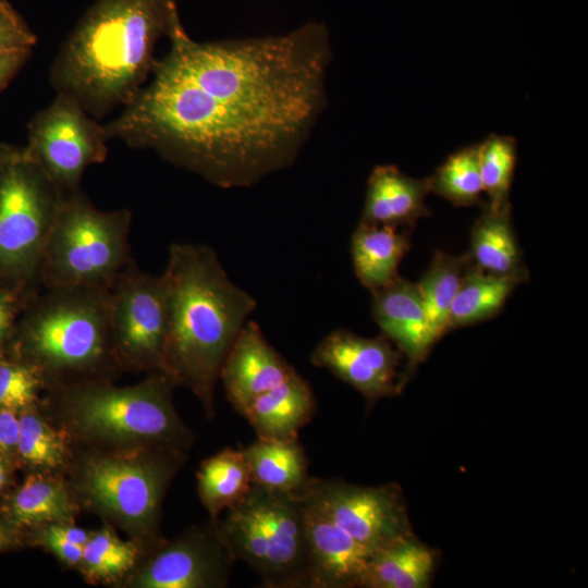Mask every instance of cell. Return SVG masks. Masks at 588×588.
<instances>
[{"label": "cell", "instance_id": "cell-18", "mask_svg": "<svg viewBox=\"0 0 588 588\" xmlns=\"http://www.w3.org/2000/svg\"><path fill=\"white\" fill-rule=\"evenodd\" d=\"M430 193V177H412L393 164L377 166L368 177L359 222L413 228L431 215L426 204Z\"/></svg>", "mask_w": 588, "mask_h": 588}, {"label": "cell", "instance_id": "cell-39", "mask_svg": "<svg viewBox=\"0 0 588 588\" xmlns=\"http://www.w3.org/2000/svg\"><path fill=\"white\" fill-rule=\"evenodd\" d=\"M15 536L12 528L0 519V551L12 547L15 543Z\"/></svg>", "mask_w": 588, "mask_h": 588}, {"label": "cell", "instance_id": "cell-1", "mask_svg": "<svg viewBox=\"0 0 588 588\" xmlns=\"http://www.w3.org/2000/svg\"><path fill=\"white\" fill-rule=\"evenodd\" d=\"M152 81L105 125L109 139L156 151L222 187L291 166L327 105L332 49L323 24L199 42L181 20Z\"/></svg>", "mask_w": 588, "mask_h": 588}, {"label": "cell", "instance_id": "cell-41", "mask_svg": "<svg viewBox=\"0 0 588 588\" xmlns=\"http://www.w3.org/2000/svg\"><path fill=\"white\" fill-rule=\"evenodd\" d=\"M12 5L8 0H0V11L11 8Z\"/></svg>", "mask_w": 588, "mask_h": 588}, {"label": "cell", "instance_id": "cell-40", "mask_svg": "<svg viewBox=\"0 0 588 588\" xmlns=\"http://www.w3.org/2000/svg\"><path fill=\"white\" fill-rule=\"evenodd\" d=\"M9 476V468L7 461L4 458V454L0 453V491L3 489L4 485L7 483Z\"/></svg>", "mask_w": 588, "mask_h": 588}, {"label": "cell", "instance_id": "cell-6", "mask_svg": "<svg viewBox=\"0 0 588 588\" xmlns=\"http://www.w3.org/2000/svg\"><path fill=\"white\" fill-rule=\"evenodd\" d=\"M233 559L247 564L267 588H310L309 554L301 495L252 485L217 519Z\"/></svg>", "mask_w": 588, "mask_h": 588}, {"label": "cell", "instance_id": "cell-8", "mask_svg": "<svg viewBox=\"0 0 588 588\" xmlns=\"http://www.w3.org/2000/svg\"><path fill=\"white\" fill-rule=\"evenodd\" d=\"M174 383L162 371L131 387L84 381L69 387L64 406L75 427L111 441L181 442L186 431L171 397Z\"/></svg>", "mask_w": 588, "mask_h": 588}, {"label": "cell", "instance_id": "cell-30", "mask_svg": "<svg viewBox=\"0 0 588 588\" xmlns=\"http://www.w3.org/2000/svg\"><path fill=\"white\" fill-rule=\"evenodd\" d=\"M136 556L134 546L105 527L91 534L84 544L79 565L85 575L93 579H111L130 571Z\"/></svg>", "mask_w": 588, "mask_h": 588}, {"label": "cell", "instance_id": "cell-15", "mask_svg": "<svg viewBox=\"0 0 588 588\" xmlns=\"http://www.w3.org/2000/svg\"><path fill=\"white\" fill-rule=\"evenodd\" d=\"M310 588H364L371 553L338 526L306 492L302 494Z\"/></svg>", "mask_w": 588, "mask_h": 588}, {"label": "cell", "instance_id": "cell-10", "mask_svg": "<svg viewBox=\"0 0 588 588\" xmlns=\"http://www.w3.org/2000/svg\"><path fill=\"white\" fill-rule=\"evenodd\" d=\"M108 303L114 357L163 372L168 308L162 275L147 273L133 261L109 286Z\"/></svg>", "mask_w": 588, "mask_h": 588}, {"label": "cell", "instance_id": "cell-20", "mask_svg": "<svg viewBox=\"0 0 588 588\" xmlns=\"http://www.w3.org/2000/svg\"><path fill=\"white\" fill-rule=\"evenodd\" d=\"M512 206L492 209L487 204L470 229V262L481 270L505 278L529 280L511 218Z\"/></svg>", "mask_w": 588, "mask_h": 588}, {"label": "cell", "instance_id": "cell-3", "mask_svg": "<svg viewBox=\"0 0 588 588\" xmlns=\"http://www.w3.org/2000/svg\"><path fill=\"white\" fill-rule=\"evenodd\" d=\"M161 275L168 308L163 372L189 388L213 416L221 366L257 301L231 281L205 244H172Z\"/></svg>", "mask_w": 588, "mask_h": 588}, {"label": "cell", "instance_id": "cell-33", "mask_svg": "<svg viewBox=\"0 0 588 588\" xmlns=\"http://www.w3.org/2000/svg\"><path fill=\"white\" fill-rule=\"evenodd\" d=\"M36 36L13 9L0 11V48L3 49H33Z\"/></svg>", "mask_w": 588, "mask_h": 588}, {"label": "cell", "instance_id": "cell-9", "mask_svg": "<svg viewBox=\"0 0 588 588\" xmlns=\"http://www.w3.org/2000/svg\"><path fill=\"white\" fill-rule=\"evenodd\" d=\"M108 140L105 125L74 99L57 94L29 121L23 148L60 192L68 194L81 189L87 168L107 159Z\"/></svg>", "mask_w": 588, "mask_h": 588}, {"label": "cell", "instance_id": "cell-38", "mask_svg": "<svg viewBox=\"0 0 588 588\" xmlns=\"http://www.w3.org/2000/svg\"><path fill=\"white\" fill-rule=\"evenodd\" d=\"M48 527L54 534L61 536L68 541L82 546V547H84V544L88 541L91 535V534H88L86 530L75 527V526L57 524V525H50Z\"/></svg>", "mask_w": 588, "mask_h": 588}, {"label": "cell", "instance_id": "cell-32", "mask_svg": "<svg viewBox=\"0 0 588 588\" xmlns=\"http://www.w3.org/2000/svg\"><path fill=\"white\" fill-rule=\"evenodd\" d=\"M44 383L42 375L34 366L16 358L0 357V407L28 408Z\"/></svg>", "mask_w": 588, "mask_h": 588}, {"label": "cell", "instance_id": "cell-29", "mask_svg": "<svg viewBox=\"0 0 588 588\" xmlns=\"http://www.w3.org/2000/svg\"><path fill=\"white\" fill-rule=\"evenodd\" d=\"M479 145V167L487 206L498 209L510 205V191L517 161L516 139L491 134Z\"/></svg>", "mask_w": 588, "mask_h": 588}, {"label": "cell", "instance_id": "cell-2", "mask_svg": "<svg viewBox=\"0 0 588 588\" xmlns=\"http://www.w3.org/2000/svg\"><path fill=\"white\" fill-rule=\"evenodd\" d=\"M179 21L175 0H97L52 62L56 93L97 120L126 106L154 71L158 40Z\"/></svg>", "mask_w": 588, "mask_h": 588}, {"label": "cell", "instance_id": "cell-26", "mask_svg": "<svg viewBox=\"0 0 588 588\" xmlns=\"http://www.w3.org/2000/svg\"><path fill=\"white\" fill-rule=\"evenodd\" d=\"M469 260L468 254L452 256L436 250L417 283L433 345L448 332L451 307Z\"/></svg>", "mask_w": 588, "mask_h": 588}, {"label": "cell", "instance_id": "cell-14", "mask_svg": "<svg viewBox=\"0 0 588 588\" xmlns=\"http://www.w3.org/2000/svg\"><path fill=\"white\" fill-rule=\"evenodd\" d=\"M235 560L217 520L189 529L170 542L146 564L134 581L142 588H221Z\"/></svg>", "mask_w": 588, "mask_h": 588}, {"label": "cell", "instance_id": "cell-24", "mask_svg": "<svg viewBox=\"0 0 588 588\" xmlns=\"http://www.w3.org/2000/svg\"><path fill=\"white\" fill-rule=\"evenodd\" d=\"M519 284L518 280L490 274L469 260L451 307L448 332L495 317Z\"/></svg>", "mask_w": 588, "mask_h": 588}, {"label": "cell", "instance_id": "cell-23", "mask_svg": "<svg viewBox=\"0 0 588 588\" xmlns=\"http://www.w3.org/2000/svg\"><path fill=\"white\" fill-rule=\"evenodd\" d=\"M243 452L253 483L294 495L306 490L311 477L308 457L297 438H257Z\"/></svg>", "mask_w": 588, "mask_h": 588}, {"label": "cell", "instance_id": "cell-36", "mask_svg": "<svg viewBox=\"0 0 588 588\" xmlns=\"http://www.w3.org/2000/svg\"><path fill=\"white\" fill-rule=\"evenodd\" d=\"M30 48H0V91L11 82L30 56Z\"/></svg>", "mask_w": 588, "mask_h": 588}, {"label": "cell", "instance_id": "cell-11", "mask_svg": "<svg viewBox=\"0 0 588 588\" xmlns=\"http://www.w3.org/2000/svg\"><path fill=\"white\" fill-rule=\"evenodd\" d=\"M173 470V464L166 460L101 456L87 463L83 483L90 501L101 511L146 532L157 522Z\"/></svg>", "mask_w": 588, "mask_h": 588}, {"label": "cell", "instance_id": "cell-37", "mask_svg": "<svg viewBox=\"0 0 588 588\" xmlns=\"http://www.w3.org/2000/svg\"><path fill=\"white\" fill-rule=\"evenodd\" d=\"M20 432V418L16 411L0 407V453L16 450Z\"/></svg>", "mask_w": 588, "mask_h": 588}, {"label": "cell", "instance_id": "cell-12", "mask_svg": "<svg viewBox=\"0 0 588 588\" xmlns=\"http://www.w3.org/2000/svg\"><path fill=\"white\" fill-rule=\"evenodd\" d=\"M305 491L338 526L370 552L413 531L399 485L369 487L311 477Z\"/></svg>", "mask_w": 588, "mask_h": 588}, {"label": "cell", "instance_id": "cell-27", "mask_svg": "<svg viewBox=\"0 0 588 588\" xmlns=\"http://www.w3.org/2000/svg\"><path fill=\"white\" fill-rule=\"evenodd\" d=\"M74 509L64 487L41 476L28 477L8 501L5 513L14 526L29 527L69 519Z\"/></svg>", "mask_w": 588, "mask_h": 588}, {"label": "cell", "instance_id": "cell-31", "mask_svg": "<svg viewBox=\"0 0 588 588\" xmlns=\"http://www.w3.org/2000/svg\"><path fill=\"white\" fill-rule=\"evenodd\" d=\"M16 451L34 466L53 468L62 464L64 446L60 436L38 415L24 412L20 415Z\"/></svg>", "mask_w": 588, "mask_h": 588}, {"label": "cell", "instance_id": "cell-21", "mask_svg": "<svg viewBox=\"0 0 588 588\" xmlns=\"http://www.w3.org/2000/svg\"><path fill=\"white\" fill-rule=\"evenodd\" d=\"M437 560V550L408 532L371 553L364 588H428Z\"/></svg>", "mask_w": 588, "mask_h": 588}, {"label": "cell", "instance_id": "cell-28", "mask_svg": "<svg viewBox=\"0 0 588 588\" xmlns=\"http://www.w3.org/2000/svg\"><path fill=\"white\" fill-rule=\"evenodd\" d=\"M431 193L456 207L483 205L479 167V145L465 146L451 154L430 176Z\"/></svg>", "mask_w": 588, "mask_h": 588}, {"label": "cell", "instance_id": "cell-13", "mask_svg": "<svg viewBox=\"0 0 588 588\" xmlns=\"http://www.w3.org/2000/svg\"><path fill=\"white\" fill-rule=\"evenodd\" d=\"M402 353L382 334L360 336L347 329L328 333L310 355L314 366L330 370L369 404L401 393Z\"/></svg>", "mask_w": 588, "mask_h": 588}, {"label": "cell", "instance_id": "cell-22", "mask_svg": "<svg viewBox=\"0 0 588 588\" xmlns=\"http://www.w3.org/2000/svg\"><path fill=\"white\" fill-rule=\"evenodd\" d=\"M409 248L407 228L359 222L351 240L356 278L370 292L388 285L399 277V265Z\"/></svg>", "mask_w": 588, "mask_h": 588}, {"label": "cell", "instance_id": "cell-4", "mask_svg": "<svg viewBox=\"0 0 588 588\" xmlns=\"http://www.w3.org/2000/svg\"><path fill=\"white\" fill-rule=\"evenodd\" d=\"M41 290L28 297L15 323L7 346L14 358L45 379L48 373L93 371L114 357L108 289Z\"/></svg>", "mask_w": 588, "mask_h": 588}, {"label": "cell", "instance_id": "cell-5", "mask_svg": "<svg viewBox=\"0 0 588 588\" xmlns=\"http://www.w3.org/2000/svg\"><path fill=\"white\" fill-rule=\"evenodd\" d=\"M132 212L98 209L82 191L63 194L38 271L44 290L109 289L134 261Z\"/></svg>", "mask_w": 588, "mask_h": 588}, {"label": "cell", "instance_id": "cell-7", "mask_svg": "<svg viewBox=\"0 0 588 588\" xmlns=\"http://www.w3.org/2000/svg\"><path fill=\"white\" fill-rule=\"evenodd\" d=\"M63 193L23 147L0 145V290L29 297Z\"/></svg>", "mask_w": 588, "mask_h": 588}, {"label": "cell", "instance_id": "cell-25", "mask_svg": "<svg viewBox=\"0 0 588 588\" xmlns=\"http://www.w3.org/2000/svg\"><path fill=\"white\" fill-rule=\"evenodd\" d=\"M197 480L200 500L212 520L243 500L253 485L243 449L233 448L205 460Z\"/></svg>", "mask_w": 588, "mask_h": 588}, {"label": "cell", "instance_id": "cell-19", "mask_svg": "<svg viewBox=\"0 0 588 588\" xmlns=\"http://www.w3.org/2000/svg\"><path fill=\"white\" fill-rule=\"evenodd\" d=\"M316 399L309 382L297 371L254 399L242 416L260 439H296L314 417Z\"/></svg>", "mask_w": 588, "mask_h": 588}, {"label": "cell", "instance_id": "cell-35", "mask_svg": "<svg viewBox=\"0 0 588 588\" xmlns=\"http://www.w3.org/2000/svg\"><path fill=\"white\" fill-rule=\"evenodd\" d=\"M42 543L58 558L71 565H79L83 555V547L68 541L46 527L40 536Z\"/></svg>", "mask_w": 588, "mask_h": 588}, {"label": "cell", "instance_id": "cell-17", "mask_svg": "<svg viewBox=\"0 0 588 588\" xmlns=\"http://www.w3.org/2000/svg\"><path fill=\"white\" fill-rule=\"evenodd\" d=\"M371 315L381 334L407 358L402 387L433 347L417 283L400 275L371 292Z\"/></svg>", "mask_w": 588, "mask_h": 588}, {"label": "cell", "instance_id": "cell-16", "mask_svg": "<svg viewBox=\"0 0 588 588\" xmlns=\"http://www.w3.org/2000/svg\"><path fill=\"white\" fill-rule=\"evenodd\" d=\"M294 372L295 368L273 348L260 327L247 320L223 360L219 379L229 402L242 415L254 399Z\"/></svg>", "mask_w": 588, "mask_h": 588}, {"label": "cell", "instance_id": "cell-34", "mask_svg": "<svg viewBox=\"0 0 588 588\" xmlns=\"http://www.w3.org/2000/svg\"><path fill=\"white\" fill-rule=\"evenodd\" d=\"M28 297L0 290V357L4 356L17 318Z\"/></svg>", "mask_w": 588, "mask_h": 588}]
</instances>
